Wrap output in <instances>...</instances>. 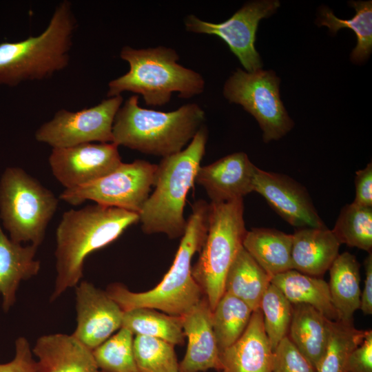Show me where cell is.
<instances>
[{
    "mask_svg": "<svg viewBox=\"0 0 372 372\" xmlns=\"http://www.w3.org/2000/svg\"><path fill=\"white\" fill-rule=\"evenodd\" d=\"M139 221L138 214L98 204L65 211L56 230V278L50 302L75 287L86 258Z\"/></svg>",
    "mask_w": 372,
    "mask_h": 372,
    "instance_id": "6da1fadb",
    "label": "cell"
},
{
    "mask_svg": "<svg viewBox=\"0 0 372 372\" xmlns=\"http://www.w3.org/2000/svg\"><path fill=\"white\" fill-rule=\"evenodd\" d=\"M209 211V203L205 200L194 203L173 264L155 287L140 293L119 283L107 287L105 291L123 311L149 308L181 317L202 299V290L192 274V260L206 238Z\"/></svg>",
    "mask_w": 372,
    "mask_h": 372,
    "instance_id": "7a4b0ae2",
    "label": "cell"
},
{
    "mask_svg": "<svg viewBox=\"0 0 372 372\" xmlns=\"http://www.w3.org/2000/svg\"><path fill=\"white\" fill-rule=\"evenodd\" d=\"M205 114L196 103L171 112L145 109L132 96L118 109L112 143L146 154L166 157L183 149L203 125Z\"/></svg>",
    "mask_w": 372,
    "mask_h": 372,
    "instance_id": "3957f363",
    "label": "cell"
},
{
    "mask_svg": "<svg viewBox=\"0 0 372 372\" xmlns=\"http://www.w3.org/2000/svg\"><path fill=\"white\" fill-rule=\"evenodd\" d=\"M207 137V129L203 125L186 148L163 157L157 165L154 191L138 214L145 234L163 233L171 239L183 236L187 195L195 183Z\"/></svg>",
    "mask_w": 372,
    "mask_h": 372,
    "instance_id": "277c9868",
    "label": "cell"
},
{
    "mask_svg": "<svg viewBox=\"0 0 372 372\" xmlns=\"http://www.w3.org/2000/svg\"><path fill=\"white\" fill-rule=\"evenodd\" d=\"M120 57L130 68L109 82L107 97L131 92L141 94L147 105L161 106L170 101L174 92L189 99L204 91L203 76L179 64V56L171 48L134 49L126 45L121 49Z\"/></svg>",
    "mask_w": 372,
    "mask_h": 372,
    "instance_id": "5b68a950",
    "label": "cell"
},
{
    "mask_svg": "<svg viewBox=\"0 0 372 372\" xmlns=\"http://www.w3.org/2000/svg\"><path fill=\"white\" fill-rule=\"evenodd\" d=\"M76 25L72 4L63 1L42 33L1 43L0 85L14 87L26 81L43 80L64 69Z\"/></svg>",
    "mask_w": 372,
    "mask_h": 372,
    "instance_id": "8992f818",
    "label": "cell"
},
{
    "mask_svg": "<svg viewBox=\"0 0 372 372\" xmlns=\"http://www.w3.org/2000/svg\"><path fill=\"white\" fill-rule=\"evenodd\" d=\"M247 231L243 198L209 203L207 234L192 274L211 311L225 293L227 271L242 247Z\"/></svg>",
    "mask_w": 372,
    "mask_h": 372,
    "instance_id": "52a82bcc",
    "label": "cell"
},
{
    "mask_svg": "<svg viewBox=\"0 0 372 372\" xmlns=\"http://www.w3.org/2000/svg\"><path fill=\"white\" fill-rule=\"evenodd\" d=\"M59 199L20 167L6 168L0 179V218L10 238L39 247Z\"/></svg>",
    "mask_w": 372,
    "mask_h": 372,
    "instance_id": "ba28073f",
    "label": "cell"
},
{
    "mask_svg": "<svg viewBox=\"0 0 372 372\" xmlns=\"http://www.w3.org/2000/svg\"><path fill=\"white\" fill-rule=\"evenodd\" d=\"M280 79L272 70L249 72L237 69L226 81L224 96L229 103L242 106L258 121L263 141H276L293 127L280 99Z\"/></svg>",
    "mask_w": 372,
    "mask_h": 372,
    "instance_id": "9c48e42d",
    "label": "cell"
},
{
    "mask_svg": "<svg viewBox=\"0 0 372 372\" xmlns=\"http://www.w3.org/2000/svg\"><path fill=\"white\" fill-rule=\"evenodd\" d=\"M157 165L144 160L122 163L110 174L87 185L64 189L59 198L72 205L87 200L139 214L154 186Z\"/></svg>",
    "mask_w": 372,
    "mask_h": 372,
    "instance_id": "30bf717a",
    "label": "cell"
},
{
    "mask_svg": "<svg viewBox=\"0 0 372 372\" xmlns=\"http://www.w3.org/2000/svg\"><path fill=\"white\" fill-rule=\"evenodd\" d=\"M121 95L76 112L60 110L35 132V139L52 148L99 142L112 143L115 116L123 104Z\"/></svg>",
    "mask_w": 372,
    "mask_h": 372,
    "instance_id": "8fae6325",
    "label": "cell"
},
{
    "mask_svg": "<svg viewBox=\"0 0 372 372\" xmlns=\"http://www.w3.org/2000/svg\"><path fill=\"white\" fill-rule=\"evenodd\" d=\"M277 0L246 3L227 20L216 23L189 14L184 20L187 31L216 35L223 39L247 72L261 69L260 56L255 48L256 33L260 21L274 14L280 7Z\"/></svg>",
    "mask_w": 372,
    "mask_h": 372,
    "instance_id": "7c38bea8",
    "label": "cell"
},
{
    "mask_svg": "<svg viewBox=\"0 0 372 372\" xmlns=\"http://www.w3.org/2000/svg\"><path fill=\"white\" fill-rule=\"evenodd\" d=\"M48 161L53 176L65 189L90 183L123 163L118 146L113 143L52 148Z\"/></svg>",
    "mask_w": 372,
    "mask_h": 372,
    "instance_id": "4fadbf2b",
    "label": "cell"
},
{
    "mask_svg": "<svg viewBox=\"0 0 372 372\" xmlns=\"http://www.w3.org/2000/svg\"><path fill=\"white\" fill-rule=\"evenodd\" d=\"M75 288L77 324L72 335L93 351L122 327L124 311L91 282L81 281Z\"/></svg>",
    "mask_w": 372,
    "mask_h": 372,
    "instance_id": "5bb4252c",
    "label": "cell"
},
{
    "mask_svg": "<svg viewBox=\"0 0 372 372\" xmlns=\"http://www.w3.org/2000/svg\"><path fill=\"white\" fill-rule=\"evenodd\" d=\"M254 192L260 194L292 226L298 228L326 227L306 188L287 175L257 167Z\"/></svg>",
    "mask_w": 372,
    "mask_h": 372,
    "instance_id": "9a60e30c",
    "label": "cell"
},
{
    "mask_svg": "<svg viewBox=\"0 0 372 372\" xmlns=\"http://www.w3.org/2000/svg\"><path fill=\"white\" fill-rule=\"evenodd\" d=\"M256 168L247 154L235 152L200 166L195 183L204 188L211 203H226L254 192Z\"/></svg>",
    "mask_w": 372,
    "mask_h": 372,
    "instance_id": "2e32d148",
    "label": "cell"
},
{
    "mask_svg": "<svg viewBox=\"0 0 372 372\" xmlns=\"http://www.w3.org/2000/svg\"><path fill=\"white\" fill-rule=\"evenodd\" d=\"M211 317L212 311L205 298L181 316L183 330L188 342L185 355L179 364V372L222 370Z\"/></svg>",
    "mask_w": 372,
    "mask_h": 372,
    "instance_id": "e0dca14e",
    "label": "cell"
},
{
    "mask_svg": "<svg viewBox=\"0 0 372 372\" xmlns=\"http://www.w3.org/2000/svg\"><path fill=\"white\" fill-rule=\"evenodd\" d=\"M273 356L259 308L238 340L220 352L222 372H273Z\"/></svg>",
    "mask_w": 372,
    "mask_h": 372,
    "instance_id": "ac0fdd59",
    "label": "cell"
},
{
    "mask_svg": "<svg viewBox=\"0 0 372 372\" xmlns=\"http://www.w3.org/2000/svg\"><path fill=\"white\" fill-rule=\"evenodd\" d=\"M37 372H99L92 351L72 334L39 337L32 349Z\"/></svg>",
    "mask_w": 372,
    "mask_h": 372,
    "instance_id": "d6986e66",
    "label": "cell"
},
{
    "mask_svg": "<svg viewBox=\"0 0 372 372\" xmlns=\"http://www.w3.org/2000/svg\"><path fill=\"white\" fill-rule=\"evenodd\" d=\"M340 245L327 227L298 228L292 234L293 269L315 277L323 275L339 255Z\"/></svg>",
    "mask_w": 372,
    "mask_h": 372,
    "instance_id": "ffe728a7",
    "label": "cell"
},
{
    "mask_svg": "<svg viewBox=\"0 0 372 372\" xmlns=\"http://www.w3.org/2000/svg\"><path fill=\"white\" fill-rule=\"evenodd\" d=\"M37 248L12 241L0 225V294L4 311H8L15 303L21 282L39 273L41 263L34 259Z\"/></svg>",
    "mask_w": 372,
    "mask_h": 372,
    "instance_id": "44dd1931",
    "label": "cell"
},
{
    "mask_svg": "<svg viewBox=\"0 0 372 372\" xmlns=\"http://www.w3.org/2000/svg\"><path fill=\"white\" fill-rule=\"evenodd\" d=\"M332 320L311 305L292 304L287 335L315 370L327 345Z\"/></svg>",
    "mask_w": 372,
    "mask_h": 372,
    "instance_id": "7402d4cb",
    "label": "cell"
},
{
    "mask_svg": "<svg viewBox=\"0 0 372 372\" xmlns=\"http://www.w3.org/2000/svg\"><path fill=\"white\" fill-rule=\"evenodd\" d=\"M360 264L349 252L339 254L329 268L328 283L338 321L353 326V315L360 308Z\"/></svg>",
    "mask_w": 372,
    "mask_h": 372,
    "instance_id": "603a6c76",
    "label": "cell"
},
{
    "mask_svg": "<svg viewBox=\"0 0 372 372\" xmlns=\"http://www.w3.org/2000/svg\"><path fill=\"white\" fill-rule=\"evenodd\" d=\"M242 247L271 278L293 269L292 234L270 228L247 231Z\"/></svg>",
    "mask_w": 372,
    "mask_h": 372,
    "instance_id": "cb8c5ba5",
    "label": "cell"
},
{
    "mask_svg": "<svg viewBox=\"0 0 372 372\" xmlns=\"http://www.w3.org/2000/svg\"><path fill=\"white\" fill-rule=\"evenodd\" d=\"M271 283L278 287L291 304L311 305L330 320L338 321L328 283L323 279L291 269L272 277Z\"/></svg>",
    "mask_w": 372,
    "mask_h": 372,
    "instance_id": "d4e9b609",
    "label": "cell"
},
{
    "mask_svg": "<svg viewBox=\"0 0 372 372\" xmlns=\"http://www.w3.org/2000/svg\"><path fill=\"white\" fill-rule=\"evenodd\" d=\"M271 280L242 247L227 271L225 292L242 300L254 311L260 308Z\"/></svg>",
    "mask_w": 372,
    "mask_h": 372,
    "instance_id": "484cf974",
    "label": "cell"
},
{
    "mask_svg": "<svg viewBox=\"0 0 372 372\" xmlns=\"http://www.w3.org/2000/svg\"><path fill=\"white\" fill-rule=\"evenodd\" d=\"M349 4L355 10L353 18L340 19L329 8L324 7L320 9L317 24L328 27L333 34L340 28L351 29L357 37V45L352 50L351 59L355 63H360L369 58L372 51V1H353Z\"/></svg>",
    "mask_w": 372,
    "mask_h": 372,
    "instance_id": "4316f807",
    "label": "cell"
},
{
    "mask_svg": "<svg viewBox=\"0 0 372 372\" xmlns=\"http://www.w3.org/2000/svg\"><path fill=\"white\" fill-rule=\"evenodd\" d=\"M122 327L134 335L152 337L173 345L184 342L181 317L161 313L153 309L136 308L124 311Z\"/></svg>",
    "mask_w": 372,
    "mask_h": 372,
    "instance_id": "83f0119b",
    "label": "cell"
},
{
    "mask_svg": "<svg viewBox=\"0 0 372 372\" xmlns=\"http://www.w3.org/2000/svg\"><path fill=\"white\" fill-rule=\"evenodd\" d=\"M252 309L242 300L224 293L212 311V326L220 353L232 345L246 329Z\"/></svg>",
    "mask_w": 372,
    "mask_h": 372,
    "instance_id": "f1b7e54d",
    "label": "cell"
},
{
    "mask_svg": "<svg viewBox=\"0 0 372 372\" xmlns=\"http://www.w3.org/2000/svg\"><path fill=\"white\" fill-rule=\"evenodd\" d=\"M331 231L340 244L371 252L372 207L346 205Z\"/></svg>",
    "mask_w": 372,
    "mask_h": 372,
    "instance_id": "f546056e",
    "label": "cell"
},
{
    "mask_svg": "<svg viewBox=\"0 0 372 372\" xmlns=\"http://www.w3.org/2000/svg\"><path fill=\"white\" fill-rule=\"evenodd\" d=\"M369 331L332 321L328 343L316 372H345L349 355Z\"/></svg>",
    "mask_w": 372,
    "mask_h": 372,
    "instance_id": "4dcf8cb0",
    "label": "cell"
},
{
    "mask_svg": "<svg viewBox=\"0 0 372 372\" xmlns=\"http://www.w3.org/2000/svg\"><path fill=\"white\" fill-rule=\"evenodd\" d=\"M134 334L121 327L118 331L92 351L99 367L103 372H138L134 348Z\"/></svg>",
    "mask_w": 372,
    "mask_h": 372,
    "instance_id": "1f68e13d",
    "label": "cell"
},
{
    "mask_svg": "<svg viewBox=\"0 0 372 372\" xmlns=\"http://www.w3.org/2000/svg\"><path fill=\"white\" fill-rule=\"evenodd\" d=\"M263 326L272 349L287 335L292 316V304L271 283L260 301Z\"/></svg>",
    "mask_w": 372,
    "mask_h": 372,
    "instance_id": "d6a6232c",
    "label": "cell"
},
{
    "mask_svg": "<svg viewBox=\"0 0 372 372\" xmlns=\"http://www.w3.org/2000/svg\"><path fill=\"white\" fill-rule=\"evenodd\" d=\"M174 347L161 339L135 335L133 348L138 372H179Z\"/></svg>",
    "mask_w": 372,
    "mask_h": 372,
    "instance_id": "836d02e7",
    "label": "cell"
},
{
    "mask_svg": "<svg viewBox=\"0 0 372 372\" xmlns=\"http://www.w3.org/2000/svg\"><path fill=\"white\" fill-rule=\"evenodd\" d=\"M273 372H316V370L287 335L274 350Z\"/></svg>",
    "mask_w": 372,
    "mask_h": 372,
    "instance_id": "e575fe53",
    "label": "cell"
},
{
    "mask_svg": "<svg viewBox=\"0 0 372 372\" xmlns=\"http://www.w3.org/2000/svg\"><path fill=\"white\" fill-rule=\"evenodd\" d=\"M0 372H37V361L33 359L28 340L19 337L15 341V355L7 363H0Z\"/></svg>",
    "mask_w": 372,
    "mask_h": 372,
    "instance_id": "d590c367",
    "label": "cell"
},
{
    "mask_svg": "<svg viewBox=\"0 0 372 372\" xmlns=\"http://www.w3.org/2000/svg\"><path fill=\"white\" fill-rule=\"evenodd\" d=\"M345 372H372V331L349 355Z\"/></svg>",
    "mask_w": 372,
    "mask_h": 372,
    "instance_id": "8d00e7d4",
    "label": "cell"
},
{
    "mask_svg": "<svg viewBox=\"0 0 372 372\" xmlns=\"http://www.w3.org/2000/svg\"><path fill=\"white\" fill-rule=\"evenodd\" d=\"M355 197L353 203L360 206L372 207V164L355 173Z\"/></svg>",
    "mask_w": 372,
    "mask_h": 372,
    "instance_id": "74e56055",
    "label": "cell"
},
{
    "mask_svg": "<svg viewBox=\"0 0 372 372\" xmlns=\"http://www.w3.org/2000/svg\"><path fill=\"white\" fill-rule=\"evenodd\" d=\"M364 286L361 293L360 308L366 315L372 313V253L369 252L364 261Z\"/></svg>",
    "mask_w": 372,
    "mask_h": 372,
    "instance_id": "f35d334b",
    "label": "cell"
}]
</instances>
